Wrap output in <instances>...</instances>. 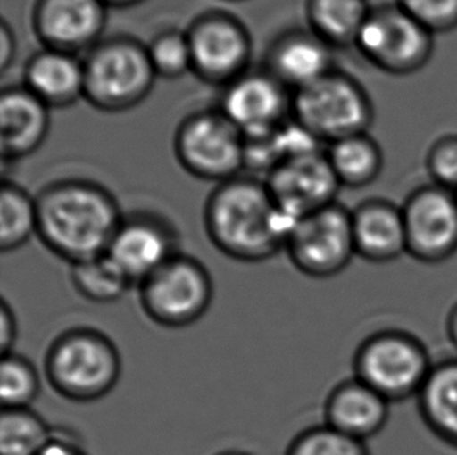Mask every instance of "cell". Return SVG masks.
<instances>
[{
    "label": "cell",
    "mask_w": 457,
    "mask_h": 455,
    "mask_svg": "<svg viewBox=\"0 0 457 455\" xmlns=\"http://www.w3.org/2000/svg\"><path fill=\"white\" fill-rule=\"evenodd\" d=\"M35 200L37 237L71 265L106 254L124 219L112 192L87 179L56 181Z\"/></svg>",
    "instance_id": "obj_1"
},
{
    "label": "cell",
    "mask_w": 457,
    "mask_h": 455,
    "mask_svg": "<svg viewBox=\"0 0 457 455\" xmlns=\"http://www.w3.org/2000/svg\"><path fill=\"white\" fill-rule=\"evenodd\" d=\"M292 222L273 202L266 183L236 177L217 185L206 200L204 231L227 258L258 264L286 245Z\"/></svg>",
    "instance_id": "obj_2"
},
{
    "label": "cell",
    "mask_w": 457,
    "mask_h": 455,
    "mask_svg": "<svg viewBox=\"0 0 457 455\" xmlns=\"http://www.w3.org/2000/svg\"><path fill=\"white\" fill-rule=\"evenodd\" d=\"M44 371L62 398L87 404L112 393L122 360L118 346L105 334L93 327H72L50 343Z\"/></svg>",
    "instance_id": "obj_3"
},
{
    "label": "cell",
    "mask_w": 457,
    "mask_h": 455,
    "mask_svg": "<svg viewBox=\"0 0 457 455\" xmlns=\"http://www.w3.org/2000/svg\"><path fill=\"white\" fill-rule=\"evenodd\" d=\"M85 97L89 105L104 112H124L147 99L154 80L147 46L133 37L100 41L87 52Z\"/></svg>",
    "instance_id": "obj_4"
},
{
    "label": "cell",
    "mask_w": 457,
    "mask_h": 455,
    "mask_svg": "<svg viewBox=\"0 0 457 455\" xmlns=\"http://www.w3.org/2000/svg\"><path fill=\"white\" fill-rule=\"evenodd\" d=\"M433 367L423 342L400 329L371 334L353 357L354 377L390 404L417 398Z\"/></svg>",
    "instance_id": "obj_5"
},
{
    "label": "cell",
    "mask_w": 457,
    "mask_h": 455,
    "mask_svg": "<svg viewBox=\"0 0 457 455\" xmlns=\"http://www.w3.org/2000/svg\"><path fill=\"white\" fill-rule=\"evenodd\" d=\"M291 117L325 145L367 133L375 110L370 95L352 75L331 70L292 95Z\"/></svg>",
    "instance_id": "obj_6"
},
{
    "label": "cell",
    "mask_w": 457,
    "mask_h": 455,
    "mask_svg": "<svg viewBox=\"0 0 457 455\" xmlns=\"http://www.w3.org/2000/svg\"><path fill=\"white\" fill-rule=\"evenodd\" d=\"M144 314L158 327L181 329L204 317L214 296L210 271L179 252L137 285Z\"/></svg>",
    "instance_id": "obj_7"
},
{
    "label": "cell",
    "mask_w": 457,
    "mask_h": 455,
    "mask_svg": "<svg viewBox=\"0 0 457 455\" xmlns=\"http://www.w3.org/2000/svg\"><path fill=\"white\" fill-rule=\"evenodd\" d=\"M354 47L375 68L390 75H411L425 68L434 52V33L398 4L371 8Z\"/></svg>",
    "instance_id": "obj_8"
},
{
    "label": "cell",
    "mask_w": 457,
    "mask_h": 455,
    "mask_svg": "<svg viewBox=\"0 0 457 455\" xmlns=\"http://www.w3.org/2000/svg\"><path fill=\"white\" fill-rule=\"evenodd\" d=\"M173 150L186 172L217 185L245 169V137L220 112L185 119L175 133Z\"/></svg>",
    "instance_id": "obj_9"
},
{
    "label": "cell",
    "mask_w": 457,
    "mask_h": 455,
    "mask_svg": "<svg viewBox=\"0 0 457 455\" xmlns=\"http://www.w3.org/2000/svg\"><path fill=\"white\" fill-rule=\"evenodd\" d=\"M285 250L292 265L306 277L339 275L356 256L352 211L336 202L302 217L292 225Z\"/></svg>",
    "instance_id": "obj_10"
},
{
    "label": "cell",
    "mask_w": 457,
    "mask_h": 455,
    "mask_svg": "<svg viewBox=\"0 0 457 455\" xmlns=\"http://www.w3.org/2000/svg\"><path fill=\"white\" fill-rule=\"evenodd\" d=\"M192 56V72L200 80L227 85L237 80L252 58L247 29L228 12H206L186 31Z\"/></svg>",
    "instance_id": "obj_11"
},
{
    "label": "cell",
    "mask_w": 457,
    "mask_h": 455,
    "mask_svg": "<svg viewBox=\"0 0 457 455\" xmlns=\"http://www.w3.org/2000/svg\"><path fill=\"white\" fill-rule=\"evenodd\" d=\"M408 254L423 264H442L457 252V194L421 186L403 203Z\"/></svg>",
    "instance_id": "obj_12"
},
{
    "label": "cell",
    "mask_w": 457,
    "mask_h": 455,
    "mask_svg": "<svg viewBox=\"0 0 457 455\" xmlns=\"http://www.w3.org/2000/svg\"><path fill=\"white\" fill-rule=\"evenodd\" d=\"M264 183L275 204L292 222L336 203L342 187L325 150L283 161Z\"/></svg>",
    "instance_id": "obj_13"
},
{
    "label": "cell",
    "mask_w": 457,
    "mask_h": 455,
    "mask_svg": "<svg viewBox=\"0 0 457 455\" xmlns=\"http://www.w3.org/2000/svg\"><path fill=\"white\" fill-rule=\"evenodd\" d=\"M179 252V236L166 219L131 212L122 219L106 256L131 284L139 285Z\"/></svg>",
    "instance_id": "obj_14"
},
{
    "label": "cell",
    "mask_w": 457,
    "mask_h": 455,
    "mask_svg": "<svg viewBox=\"0 0 457 455\" xmlns=\"http://www.w3.org/2000/svg\"><path fill=\"white\" fill-rule=\"evenodd\" d=\"M291 105L286 87L266 70L244 74L229 83L219 112L245 139H258L270 135L287 120Z\"/></svg>",
    "instance_id": "obj_15"
},
{
    "label": "cell",
    "mask_w": 457,
    "mask_h": 455,
    "mask_svg": "<svg viewBox=\"0 0 457 455\" xmlns=\"http://www.w3.org/2000/svg\"><path fill=\"white\" fill-rule=\"evenodd\" d=\"M106 8L102 0H37L33 29L44 49L75 55L100 43Z\"/></svg>",
    "instance_id": "obj_16"
},
{
    "label": "cell",
    "mask_w": 457,
    "mask_h": 455,
    "mask_svg": "<svg viewBox=\"0 0 457 455\" xmlns=\"http://www.w3.org/2000/svg\"><path fill=\"white\" fill-rule=\"evenodd\" d=\"M356 256L373 264H387L408 254L402 206L370 198L352 211Z\"/></svg>",
    "instance_id": "obj_17"
},
{
    "label": "cell",
    "mask_w": 457,
    "mask_h": 455,
    "mask_svg": "<svg viewBox=\"0 0 457 455\" xmlns=\"http://www.w3.org/2000/svg\"><path fill=\"white\" fill-rule=\"evenodd\" d=\"M50 108L25 87H8L0 95V153L14 162L37 152L50 128Z\"/></svg>",
    "instance_id": "obj_18"
},
{
    "label": "cell",
    "mask_w": 457,
    "mask_h": 455,
    "mask_svg": "<svg viewBox=\"0 0 457 455\" xmlns=\"http://www.w3.org/2000/svg\"><path fill=\"white\" fill-rule=\"evenodd\" d=\"M389 417V401L354 376L337 384L325 401V425L361 442L383 431Z\"/></svg>",
    "instance_id": "obj_19"
},
{
    "label": "cell",
    "mask_w": 457,
    "mask_h": 455,
    "mask_svg": "<svg viewBox=\"0 0 457 455\" xmlns=\"http://www.w3.org/2000/svg\"><path fill=\"white\" fill-rule=\"evenodd\" d=\"M331 49L311 30L287 33L273 43L267 72L283 87L298 91L334 70Z\"/></svg>",
    "instance_id": "obj_20"
},
{
    "label": "cell",
    "mask_w": 457,
    "mask_h": 455,
    "mask_svg": "<svg viewBox=\"0 0 457 455\" xmlns=\"http://www.w3.org/2000/svg\"><path fill=\"white\" fill-rule=\"evenodd\" d=\"M24 87L49 108L74 105L85 97L83 62L60 50H41L25 66Z\"/></svg>",
    "instance_id": "obj_21"
},
{
    "label": "cell",
    "mask_w": 457,
    "mask_h": 455,
    "mask_svg": "<svg viewBox=\"0 0 457 455\" xmlns=\"http://www.w3.org/2000/svg\"><path fill=\"white\" fill-rule=\"evenodd\" d=\"M417 404L428 429L457 450V359L434 363Z\"/></svg>",
    "instance_id": "obj_22"
},
{
    "label": "cell",
    "mask_w": 457,
    "mask_h": 455,
    "mask_svg": "<svg viewBox=\"0 0 457 455\" xmlns=\"http://www.w3.org/2000/svg\"><path fill=\"white\" fill-rule=\"evenodd\" d=\"M325 153L340 185L346 187H367L383 172V150L369 133L348 136L328 144Z\"/></svg>",
    "instance_id": "obj_23"
},
{
    "label": "cell",
    "mask_w": 457,
    "mask_h": 455,
    "mask_svg": "<svg viewBox=\"0 0 457 455\" xmlns=\"http://www.w3.org/2000/svg\"><path fill=\"white\" fill-rule=\"evenodd\" d=\"M367 0H308L309 29L329 47L354 46L370 12Z\"/></svg>",
    "instance_id": "obj_24"
},
{
    "label": "cell",
    "mask_w": 457,
    "mask_h": 455,
    "mask_svg": "<svg viewBox=\"0 0 457 455\" xmlns=\"http://www.w3.org/2000/svg\"><path fill=\"white\" fill-rule=\"evenodd\" d=\"M37 231V200L21 186L5 179L0 189V250L16 252Z\"/></svg>",
    "instance_id": "obj_25"
},
{
    "label": "cell",
    "mask_w": 457,
    "mask_h": 455,
    "mask_svg": "<svg viewBox=\"0 0 457 455\" xmlns=\"http://www.w3.org/2000/svg\"><path fill=\"white\" fill-rule=\"evenodd\" d=\"M55 432L41 415L25 409H2L0 455H39Z\"/></svg>",
    "instance_id": "obj_26"
},
{
    "label": "cell",
    "mask_w": 457,
    "mask_h": 455,
    "mask_svg": "<svg viewBox=\"0 0 457 455\" xmlns=\"http://www.w3.org/2000/svg\"><path fill=\"white\" fill-rule=\"evenodd\" d=\"M71 281L79 295L96 304L118 302L131 285L106 254L72 265Z\"/></svg>",
    "instance_id": "obj_27"
},
{
    "label": "cell",
    "mask_w": 457,
    "mask_h": 455,
    "mask_svg": "<svg viewBox=\"0 0 457 455\" xmlns=\"http://www.w3.org/2000/svg\"><path fill=\"white\" fill-rule=\"evenodd\" d=\"M41 381L35 365L16 352L2 356L0 401L4 409H25L37 400Z\"/></svg>",
    "instance_id": "obj_28"
},
{
    "label": "cell",
    "mask_w": 457,
    "mask_h": 455,
    "mask_svg": "<svg viewBox=\"0 0 457 455\" xmlns=\"http://www.w3.org/2000/svg\"><path fill=\"white\" fill-rule=\"evenodd\" d=\"M286 455H370V451L365 442L321 425L300 432Z\"/></svg>",
    "instance_id": "obj_29"
},
{
    "label": "cell",
    "mask_w": 457,
    "mask_h": 455,
    "mask_svg": "<svg viewBox=\"0 0 457 455\" xmlns=\"http://www.w3.org/2000/svg\"><path fill=\"white\" fill-rule=\"evenodd\" d=\"M147 52L154 74L164 80H175L192 70L191 47L186 31H162L152 39Z\"/></svg>",
    "instance_id": "obj_30"
},
{
    "label": "cell",
    "mask_w": 457,
    "mask_h": 455,
    "mask_svg": "<svg viewBox=\"0 0 457 455\" xmlns=\"http://www.w3.org/2000/svg\"><path fill=\"white\" fill-rule=\"evenodd\" d=\"M396 4L434 35L457 29V0H396Z\"/></svg>",
    "instance_id": "obj_31"
},
{
    "label": "cell",
    "mask_w": 457,
    "mask_h": 455,
    "mask_svg": "<svg viewBox=\"0 0 457 455\" xmlns=\"http://www.w3.org/2000/svg\"><path fill=\"white\" fill-rule=\"evenodd\" d=\"M427 170L433 185L457 192V135L434 142L428 150Z\"/></svg>",
    "instance_id": "obj_32"
},
{
    "label": "cell",
    "mask_w": 457,
    "mask_h": 455,
    "mask_svg": "<svg viewBox=\"0 0 457 455\" xmlns=\"http://www.w3.org/2000/svg\"><path fill=\"white\" fill-rule=\"evenodd\" d=\"M0 327H2V333H0V351L2 356H5L8 352H12V346L16 343V337H18V323H16V317L10 304L4 300L2 306H0Z\"/></svg>",
    "instance_id": "obj_33"
},
{
    "label": "cell",
    "mask_w": 457,
    "mask_h": 455,
    "mask_svg": "<svg viewBox=\"0 0 457 455\" xmlns=\"http://www.w3.org/2000/svg\"><path fill=\"white\" fill-rule=\"evenodd\" d=\"M16 56V39L10 25L6 21H2L0 25V70L5 74L6 70L12 66Z\"/></svg>",
    "instance_id": "obj_34"
},
{
    "label": "cell",
    "mask_w": 457,
    "mask_h": 455,
    "mask_svg": "<svg viewBox=\"0 0 457 455\" xmlns=\"http://www.w3.org/2000/svg\"><path fill=\"white\" fill-rule=\"evenodd\" d=\"M39 455H89L87 451L81 448L80 443H77L75 440L64 437L62 434H56L50 440V443L44 448L43 452Z\"/></svg>",
    "instance_id": "obj_35"
},
{
    "label": "cell",
    "mask_w": 457,
    "mask_h": 455,
    "mask_svg": "<svg viewBox=\"0 0 457 455\" xmlns=\"http://www.w3.org/2000/svg\"><path fill=\"white\" fill-rule=\"evenodd\" d=\"M445 331L450 343L457 351V302L453 304V308L450 309V312L446 315Z\"/></svg>",
    "instance_id": "obj_36"
},
{
    "label": "cell",
    "mask_w": 457,
    "mask_h": 455,
    "mask_svg": "<svg viewBox=\"0 0 457 455\" xmlns=\"http://www.w3.org/2000/svg\"><path fill=\"white\" fill-rule=\"evenodd\" d=\"M106 6H116V8H125V6H133L141 4L144 0H102Z\"/></svg>",
    "instance_id": "obj_37"
},
{
    "label": "cell",
    "mask_w": 457,
    "mask_h": 455,
    "mask_svg": "<svg viewBox=\"0 0 457 455\" xmlns=\"http://www.w3.org/2000/svg\"><path fill=\"white\" fill-rule=\"evenodd\" d=\"M217 455H252L247 454V452H241V451H225V452H220V454Z\"/></svg>",
    "instance_id": "obj_38"
},
{
    "label": "cell",
    "mask_w": 457,
    "mask_h": 455,
    "mask_svg": "<svg viewBox=\"0 0 457 455\" xmlns=\"http://www.w3.org/2000/svg\"><path fill=\"white\" fill-rule=\"evenodd\" d=\"M456 194H457V192H456Z\"/></svg>",
    "instance_id": "obj_39"
}]
</instances>
